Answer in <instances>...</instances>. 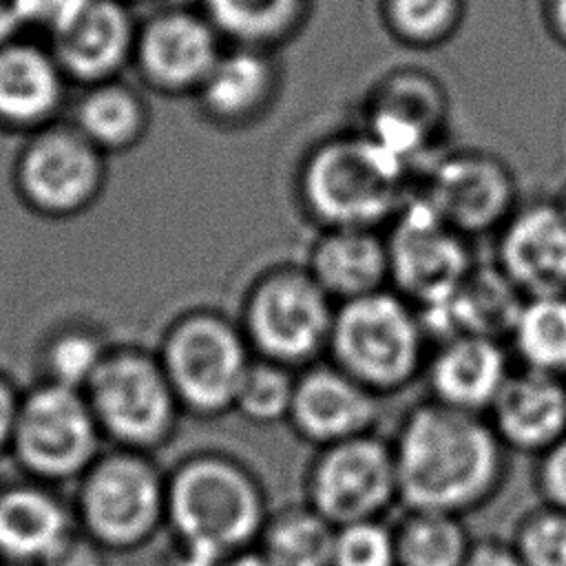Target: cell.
<instances>
[{
	"instance_id": "cell-4",
	"label": "cell",
	"mask_w": 566,
	"mask_h": 566,
	"mask_svg": "<svg viewBox=\"0 0 566 566\" xmlns=\"http://www.w3.org/2000/svg\"><path fill=\"white\" fill-rule=\"evenodd\" d=\"M429 336L418 310L391 287L336 305L327 358L378 398L402 391L422 371Z\"/></svg>"
},
{
	"instance_id": "cell-25",
	"label": "cell",
	"mask_w": 566,
	"mask_h": 566,
	"mask_svg": "<svg viewBox=\"0 0 566 566\" xmlns=\"http://www.w3.org/2000/svg\"><path fill=\"white\" fill-rule=\"evenodd\" d=\"M506 343L522 369L566 380V294L524 298Z\"/></svg>"
},
{
	"instance_id": "cell-18",
	"label": "cell",
	"mask_w": 566,
	"mask_h": 566,
	"mask_svg": "<svg viewBox=\"0 0 566 566\" xmlns=\"http://www.w3.org/2000/svg\"><path fill=\"white\" fill-rule=\"evenodd\" d=\"M135 57L157 88H199L219 60L212 24L190 11H164L137 33Z\"/></svg>"
},
{
	"instance_id": "cell-5",
	"label": "cell",
	"mask_w": 566,
	"mask_h": 566,
	"mask_svg": "<svg viewBox=\"0 0 566 566\" xmlns=\"http://www.w3.org/2000/svg\"><path fill=\"white\" fill-rule=\"evenodd\" d=\"M336 303L305 265H281L265 272L248 292L243 336L259 358L310 367L327 356Z\"/></svg>"
},
{
	"instance_id": "cell-8",
	"label": "cell",
	"mask_w": 566,
	"mask_h": 566,
	"mask_svg": "<svg viewBox=\"0 0 566 566\" xmlns=\"http://www.w3.org/2000/svg\"><path fill=\"white\" fill-rule=\"evenodd\" d=\"M305 497L336 528L382 520L400 502L391 442L365 433L318 449L307 469Z\"/></svg>"
},
{
	"instance_id": "cell-14",
	"label": "cell",
	"mask_w": 566,
	"mask_h": 566,
	"mask_svg": "<svg viewBox=\"0 0 566 566\" xmlns=\"http://www.w3.org/2000/svg\"><path fill=\"white\" fill-rule=\"evenodd\" d=\"M102 181V159L77 128H49L22 153L18 184L27 201L49 214L86 206Z\"/></svg>"
},
{
	"instance_id": "cell-38",
	"label": "cell",
	"mask_w": 566,
	"mask_h": 566,
	"mask_svg": "<svg viewBox=\"0 0 566 566\" xmlns=\"http://www.w3.org/2000/svg\"><path fill=\"white\" fill-rule=\"evenodd\" d=\"M31 22H35L33 0H0V44L15 40Z\"/></svg>"
},
{
	"instance_id": "cell-40",
	"label": "cell",
	"mask_w": 566,
	"mask_h": 566,
	"mask_svg": "<svg viewBox=\"0 0 566 566\" xmlns=\"http://www.w3.org/2000/svg\"><path fill=\"white\" fill-rule=\"evenodd\" d=\"M71 0H33V9H35V22L49 27L57 13L69 4Z\"/></svg>"
},
{
	"instance_id": "cell-16",
	"label": "cell",
	"mask_w": 566,
	"mask_h": 566,
	"mask_svg": "<svg viewBox=\"0 0 566 566\" xmlns=\"http://www.w3.org/2000/svg\"><path fill=\"white\" fill-rule=\"evenodd\" d=\"M378 396L336 365L314 363L296 374L287 422L316 449L374 433L380 416Z\"/></svg>"
},
{
	"instance_id": "cell-43",
	"label": "cell",
	"mask_w": 566,
	"mask_h": 566,
	"mask_svg": "<svg viewBox=\"0 0 566 566\" xmlns=\"http://www.w3.org/2000/svg\"><path fill=\"white\" fill-rule=\"evenodd\" d=\"M557 13H559V20L566 29V0H557Z\"/></svg>"
},
{
	"instance_id": "cell-33",
	"label": "cell",
	"mask_w": 566,
	"mask_h": 566,
	"mask_svg": "<svg viewBox=\"0 0 566 566\" xmlns=\"http://www.w3.org/2000/svg\"><path fill=\"white\" fill-rule=\"evenodd\" d=\"M104 360L106 354L102 343L88 332H64L46 352V367L53 378L51 382L69 389L88 387Z\"/></svg>"
},
{
	"instance_id": "cell-32",
	"label": "cell",
	"mask_w": 566,
	"mask_h": 566,
	"mask_svg": "<svg viewBox=\"0 0 566 566\" xmlns=\"http://www.w3.org/2000/svg\"><path fill=\"white\" fill-rule=\"evenodd\" d=\"M329 566H398L394 526L382 520L338 526Z\"/></svg>"
},
{
	"instance_id": "cell-26",
	"label": "cell",
	"mask_w": 566,
	"mask_h": 566,
	"mask_svg": "<svg viewBox=\"0 0 566 566\" xmlns=\"http://www.w3.org/2000/svg\"><path fill=\"white\" fill-rule=\"evenodd\" d=\"M398 566H464L473 539L460 515L407 511L394 526Z\"/></svg>"
},
{
	"instance_id": "cell-19",
	"label": "cell",
	"mask_w": 566,
	"mask_h": 566,
	"mask_svg": "<svg viewBox=\"0 0 566 566\" xmlns=\"http://www.w3.org/2000/svg\"><path fill=\"white\" fill-rule=\"evenodd\" d=\"M486 418L506 451L542 455L566 436V380L511 371Z\"/></svg>"
},
{
	"instance_id": "cell-31",
	"label": "cell",
	"mask_w": 566,
	"mask_h": 566,
	"mask_svg": "<svg viewBox=\"0 0 566 566\" xmlns=\"http://www.w3.org/2000/svg\"><path fill=\"white\" fill-rule=\"evenodd\" d=\"M511 546L524 566H566V511L533 509L515 526Z\"/></svg>"
},
{
	"instance_id": "cell-2",
	"label": "cell",
	"mask_w": 566,
	"mask_h": 566,
	"mask_svg": "<svg viewBox=\"0 0 566 566\" xmlns=\"http://www.w3.org/2000/svg\"><path fill=\"white\" fill-rule=\"evenodd\" d=\"M407 175L409 168L369 135L338 137L310 153L296 190L303 212L321 230H378L407 201Z\"/></svg>"
},
{
	"instance_id": "cell-15",
	"label": "cell",
	"mask_w": 566,
	"mask_h": 566,
	"mask_svg": "<svg viewBox=\"0 0 566 566\" xmlns=\"http://www.w3.org/2000/svg\"><path fill=\"white\" fill-rule=\"evenodd\" d=\"M495 234V265L524 298L566 294V217L555 201L520 203Z\"/></svg>"
},
{
	"instance_id": "cell-17",
	"label": "cell",
	"mask_w": 566,
	"mask_h": 566,
	"mask_svg": "<svg viewBox=\"0 0 566 566\" xmlns=\"http://www.w3.org/2000/svg\"><path fill=\"white\" fill-rule=\"evenodd\" d=\"M431 398L444 407L486 416L511 376L502 340L453 336L436 343L424 371Z\"/></svg>"
},
{
	"instance_id": "cell-6",
	"label": "cell",
	"mask_w": 566,
	"mask_h": 566,
	"mask_svg": "<svg viewBox=\"0 0 566 566\" xmlns=\"http://www.w3.org/2000/svg\"><path fill=\"white\" fill-rule=\"evenodd\" d=\"M250 352L243 329L230 321L192 314L170 329L159 363L177 400L197 413L217 416L234 407Z\"/></svg>"
},
{
	"instance_id": "cell-37",
	"label": "cell",
	"mask_w": 566,
	"mask_h": 566,
	"mask_svg": "<svg viewBox=\"0 0 566 566\" xmlns=\"http://www.w3.org/2000/svg\"><path fill=\"white\" fill-rule=\"evenodd\" d=\"M464 566H524V562L517 557L511 542L504 544L497 539H482L473 542Z\"/></svg>"
},
{
	"instance_id": "cell-9",
	"label": "cell",
	"mask_w": 566,
	"mask_h": 566,
	"mask_svg": "<svg viewBox=\"0 0 566 566\" xmlns=\"http://www.w3.org/2000/svg\"><path fill=\"white\" fill-rule=\"evenodd\" d=\"M80 513L86 535L104 551L137 548L166 517V486L144 458L117 453L91 464Z\"/></svg>"
},
{
	"instance_id": "cell-24",
	"label": "cell",
	"mask_w": 566,
	"mask_h": 566,
	"mask_svg": "<svg viewBox=\"0 0 566 566\" xmlns=\"http://www.w3.org/2000/svg\"><path fill=\"white\" fill-rule=\"evenodd\" d=\"M336 526L307 502L270 513L256 548L272 566H329Z\"/></svg>"
},
{
	"instance_id": "cell-22",
	"label": "cell",
	"mask_w": 566,
	"mask_h": 566,
	"mask_svg": "<svg viewBox=\"0 0 566 566\" xmlns=\"http://www.w3.org/2000/svg\"><path fill=\"white\" fill-rule=\"evenodd\" d=\"M62 69L29 42L0 44V119L15 126L44 122L62 99Z\"/></svg>"
},
{
	"instance_id": "cell-7",
	"label": "cell",
	"mask_w": 566,
	"mask_h": 566,
	"mask_svg": "<svg viewBox=\"0 0 566 566\" xmlns=\"http://www.w3.org/2000/svg\"><path fill=\"white\" fill-rule=\"evenodd\" d=\"M389 287L418 312L442 305L475 265L469 239L449 228L420 197H407L385 234Z\"/></svg>"
},
{
	"instance_id": "cell-23",
	"label": "cell",
	"mask_w": 566,
	"mask_h": 566,
	"mask_svg": "<svg viewBox=\"0 0 566 566\" xmlns=\"http://www.w3.org/2000/svg\"><path fill=\"white\" fill-rule=\"evenodd\" d=\"M69 535V517L49 493L33 486L0 491V559L35 566Z\"/></svg>"
},
{
	"instance_id": "cell-13",
	"label": "cell",
	"mask_w": 566,
	"mask_h": 566,
	"mask_svg": "<svg viewBox=\"0 0 566 566\" xmlns=\"http://www.w3.org/2000/svg\"><path fill=\"white\" fill-rule=\"evenodd\" d=\"M49 31L62 73L82 82H108L135 53L137 33L119 0H71Z\"/></svg>"
},
{
	"instance_id": "cell-11",
	"label": "cell",
	"mask_w": 566,
	"mask_h": 566,
	"mask_svg": "<svg viewBox=\"0 0 566 566\" xmlns=\"http://www.w3.org/2000/svg\"><path fill=\"white\" fill-rule=\"evenodd\" d=\"M88 405L97 424L115 440L150 447L170 431L177 396L161 363L122 352L106 356L88 382Z\"/></svg>"
},
{
	"instance_id": "cell-20",
	"label": "cell",
	"mask_w": 566,
	"mask_h": 566,
	"mask_svg": "<svg viewBox=\"0 0 566 566\" xmlns=\"http://www.w3.org/2000/svg\"><path fill=\"white\" fill-rule=\"evenodd\" d=\"M524 296L497 265H473L460 287L438 307L418 312L429 340L482 336L509 340Z\"/></svg>"
},
{
	"instance_id": "cell-36",
	"label": "cell",
	"mask_w": 566,
	"mask_h": 566,
	"mask_svg": "<svg viewBox=\"0 0 566 566\" xmlns=\"http://www.w3.org/2000/svg\"><path fill=\"white\" fill-rule=\"evenodd\" d=\"M35 566H106V557L95 539L71 533Z\"/></svg>"
},
{
	"instance_id": "cell-29",
	"label": "cell",
	"mask_w": 566,
	"mask_h": 566,
	"mask_svg": "<svg viewBox=\"0 0 566 566\" xmlns=\"http://www.w3.org/2000/svg\"><path fill=\"white\" fill-rule=\"evenodd\" d=\"M296 374L279 363L252 358L237 398L234 411L254 424H276L287 420L294 398Z\"/></svg>"
},
{
	"instance_id": "cell-12",
	"label": "cell",
	"mask_w": 566,
	"mask_h": 566,
	"mask_svg": "<svg viewBox=\"0 0 566 566\" xmlns=\"http://www.w3.org/2000/svg\"><path fill=\"white\" fill-rule=\"evenodd\" d=\"M418 195L464 239L497 232L520 206L513 172L500 159L482 153L440 159Z\"/></svg>"
},
{
	"instance_id": "cell-30",
	"label": "cell",
	"mask_w": 566,
	"mask_h": 566,
	"mask_svg": "<svg viewBox=\"0 0 566 566\" xmlns=\"http://www.w3.org/2000/svg\"><path fill=\"white\" fill-rule=\"evenodd\" d=\"M210 22L241 40L276 33L292 15L296 0H203Z\"/></svg>"
},
{
	"instance_id": "cell-35",
	"label": "cell",
	"mask_w": 566,
	"mask_h": 566,
	"mask_svg": "<svg viewBox=\"0 0 566 566\" xmlns=\"http://www.w3.org/2000/svg\"><path fill=\"white\" fill-rule=\"evenodd\" d=\"M535 478L544 504L566 511V436L539 455Z\"/></svg>"
},
{
	"instance_id": "cell-10",
	"label": "cell",
	"mask_w": 566,
	"mask_h": 566,
	"mask_svg": "<svg viewBox=\"0 0 566 566\" xmlns=\"http://www.w3.org/2000/svg\"><path fill=\"white\" fill-rule=\"evenodd\" d=\"M11 444L31 473L64 480L93 462L97 420L77 389L49 382L20 400Z\"/></svg>"
},
{
	"instance_id": "cell-3",
	"label": "cell",
	"mask_w": 566,
	"mask_h": 566,
	"mask_svg": "<svg viewBox=\"0 0 566 566\" xmlns=\"http://www.w3.org/2000/svg\"><path fill=\"white\" fill-rule=\"evenodd\" d=\"M254 475L221 455L195 458L166 486V517L181 551L226 559L252 548L268 520Z\"/></svg>"
},
{
	"instance_id": "cell-1",
	"label": "cell",
	"mask_w": 566,
	"mask_h": 566,
	"mask_svg": "<svg viewBox=\"0 0 566 566\" xmlns=\"http://www.w3.org/2000/svg\"><path fill=\"white\" fill-rule=\"evenodd\" d=\"M391 451L407 511L462 517L491 502L506 473V447L489 418L436 400L405 413Z\"/></svg>"
},
{
	"instance_id": "cell-34",
	"label": "cell",
	"mask_w": 566,
	"mask_h": 566,
	"mask_svg": "<svg viewBox=\"0 0 566 566\" xmlns=\"http://www.w3.org/2000/svg\"><path fill=\"white\" fill-rule=\"evenodd\" d=\"M453 0H391L396 22L411 35H431L451 15Z\"/></svg>"
},
{
	"instance_id": "cell-42",
	"label": "cell",
	"mask_w": 566,
	"mask_h": 566,
	"mask_svg": "<svg viewBox=\"0 0 566 566\" xmlns=\"http://www.w3.org/2000/svg\"><path fill=\"white\" fill-rule=\"evenodd\" d=\"M555 203H557V208L562 210V214L566 217V186L562 188V192H559V197L555 199Z\"/></svg>"
},
{
	"instance_id": "cell-39",
	"label": "cell",
	"mask_w": 566,
	"mask_h": 566,
	"mask_svg": "<svg viewBox=\"0 0 566 566\" xmlns=\"http://www.w3.org/2000/svg\"><path fill=\"white\" fill-rule=\"evenodd\" d=\"M20 400H15L11 387L0 378V449L11 442Z\"/></svg>"
},
{
	"instance_id": "cell-28",
	"label": "cell",
	"mask_w": 566,
	"mask_h": 566,
	"mask_svg": "<svg viewBox=\"0 0 566 566\" xmlns=\"http://www.w3.org/2000/svg\"><path fill=\"white\" fill-rule=\"evenodd\" d=\"M270 73L261 57L237 51L219 55L212 71L199 86L208 113L219 119H239L254 113L268 95Z\"/></svg>"
},
{
	"instance_id": "cell-41",
	"label": "cell",
	"mask_w": 566,
	"mask_h": 566,
	"mask_svg": "<svg viewBox=\"0 0 566 566\" xmlns=\"http://www.w3.org/2000/svg\"><path fill=\"white\" fill-rule=\"evenodd\" d=\"M217 566H272L259 548H245L241 553H234L226 559H221Z\"/></svg>"
},
{
	"instance_id": "cell-21",
	"label": "cell",
	"mask_w": 566,
	"mask_h": 566,
	"mask_svg": "<svg viewBox=\"0 0 566 566\" xmlns=\"http://www.w3.org/2000/svg\"><path fill=\"white\" fill-rule=\"evenodd\" d=\"M305 270L338 305L389 287L387 241L371 228H327L310 248Z\"/></svg>"
},
{
	"instance_id": "cell-27",
	"label": "cell",
	"mask_w": 566,
	"mask_h": 566,
	"mask_svg": "<svg viewBox=\"0 0 566 566\" xmlns=\"http://www.w3.org/2000/svg\"><path fill=\"white\" fill-rule=\"evenodd\" d=\"M144 104L117 82H99L77 104V130L97 148H126L144 133Z\"/></svg>"
}]
</instances>
